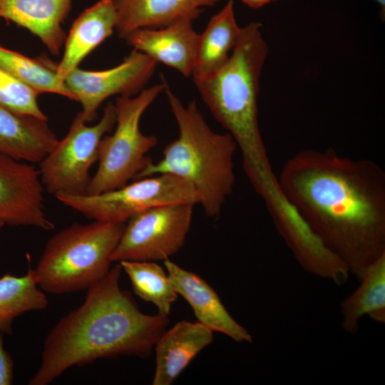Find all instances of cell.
Here are the masks:
<instances>
[{"instance_id":"obj_9","label":"cell","mask_w":385,"mask_h":385,"mask_svg":"<svg viewBox=\"0 0 385 385\" xmlns=\"http://www.w3.org/2000/svg\"><path fill=\"white\" fill-rule=\"evenodd\" d=\"M194 205L186 202L162 205L132 217L125 225L112 261L168 260L184 245Z\"/></svg>"},{"instance_id":"obj_25","label":"cell","mask_w":385,"mask_h":385,"mask_svg":"<svg viewBox=\"0 0 385 385\" xmlns=\"http://www.w3.org/2000/svg\"><path fill=\"white\" fill-rule=\"evenodd\" d=\"M14 379V361L4 347L3 333L0 331V385H11Z\"/></svg>"},{"instance_id":"obj_2","label":"cell","mask_w":385,"mask_h":385,"mask_svg":"<svg viewBox=\"0 0 385 385\" xmlns=\"http://www.w3.org/2000/svg\"><path fill=\"white\" fill-rule=\"evenodd\" d=\"M122 267L87 289L84 302L63 316L46 336L40 366L29 385H47L74 366L119 356L146 357L165 331L168 317L143 313L120 287Z\"/></svg>"},{"instance_id":"obj_11","label":"cell","mask_w":385,"mask_h":385,"mask_svg":"<svg viewBox=\"0 0 385 385\" xmlns=\"http://www.w3.org/2000/svg\"><path fill=\"white\" fill-rule=\"evenodd\" d=\"M39 171L29 163L0 153V220L10 226L51 230L45 212Z\"/></svg>"},{"instance_id":"obj_10","label":"cell","mask_w":385,"mask_h":385,"mask_svg":"<svg viewBox=\"0 0 385 385\" xmlns=\"http://www.w3.org/2000/svg\"><path fill=\"white\" fill-rule=\"evenodd\" d=\"M157 62L133 49L116 66L103 71H86L78 67L65 78L64 83L82 106L80 113L86 123L97 118V111L110 96H133L139 93L155 70Z\"/></svg>"},{"instance_id":"obj_21","label":"cell","mask_w":385,"mask_h":385,"mask_svg":"<svg viewBox=\"0 0 385 385\" xmlns=\"http://www.w3.org/2000/svg\"><path fill=\"white\" fill-rule=\"evenodd\" d=\"M38 287L31 267L23 276L6 273L0 277V331L3 334H13L12 324L16 317L47 307V297Z\"/></svg>"},{"instance_id":"obj_14","label":"cell","mask_w":385,"mask_h":385,"mask_svg":"<svg viewBox=\"0 0 385 385\" xmlns=\"http://www.w3.org/2000/svg\"><path fill=\"white\" fill-rule=\"evenodd\" d=\"M72 0H0V19L26 29L53 55L66 40L63 24Z\"/></svg>"},{"instance_id":"obj_13","label":"cell","mask_w":385,"mask_h":385,"mask_svg":"<svg viewBox=\"0 0 385 385\" xmlns=\"http://www.w3.org/2000/svg\"><path fill=\"white\" fill-rule=\"evenodd\" d=\"M164 265L176 292L190 304L198 322L237 342H252L251 334L234 319L217 292L202 278L169 259L164 260Z\"/></svg>"},{"instance_id":"obj_27","label":"cell","mask_w":385,"mask_h":385,"mask_svg":"<svg viewBox=\"0 0 385 385\" xmlns=\"http://www.w3.org/2000/svg\"><path fill=\"white\" fill-rule=\"evenodd\" d=\"M375 1H376L380 7H381V16L383 15V17L384 16V14H385V0H374Z\"/></svg>"},{"instance_id":"obj_15","label":"cell","mask_w":385,"mask_h":385,"mask_svg":"<svg viewBox=\"0 0 385 385\" xmlns=\"http://www.w3.org/2000/svg\"><path fill=\"white\" fill-rule=\"evenodd\" d=\"M212 331L200 322L180 321L164 331L155 344L153 385H170L194 357L213 340Z\"/></svg>"},{"instance_id":"obj_4","label":"cell","mask_w":385,"mask_h":385,"mask_svg":"<svg viewBox=\"0 0 385 385\" xmlns=\"http://www.w3.org/2000/svg\"><path fill=\"white\" fill-rule=\"evenodd\" d=\"M164 91L178 137L165 146L160 160L152 161L134 180L159 174L183 178L197 192L205 215L217 218L235 186L237 145L230 133H217L210 128L195 100L185 106L168 84Z\"/></svg>"},{"instance_id":"obj_19","label":"cell","mask_w":385,"mask_h":385,"mask_svg":"<svg viewBox=\"0 0 385 385\" xmlns=\"http://www.w3.org/2000/svg\"><path fill=\"white\" fill-rule=\"evenodd\" d=\"M241 27L237 23L234 2L229 0L209 21L197 36L192 76L205 78L220 69L228 60L239 39Z\"/></svg>"},{"instance_id":"obj_16","label":"cell","mask_w":385,"mask_h":385,"mask_svg":"<svg viewBox=\"0 0 385 385\" xmlns=\"http://www.w3.org/2000/svg\"><path fill=\"white\" fill-rule=\"evenodd\" d=\"M115 26L113 0H101L82 12L72 24L64 42L63 57L56 65L59 79L64 82L85 57L113 33Z\"/></svg>"},{"instance_id":"obj_23","label":"cell","mask_w":385,"mask_h":385,"mask_svg":"<svg viewBox=\"0 0 385 385\" xmlns=\"http://www.w3.org/2000/svg\"><path fill=\"white\" fill-rule=\"evenodd\" d=\"M119 264L129 277L135 294L154 304L159 314L168 317L178 294L162 267L153 261L124 260Z\"/></svg>"},{"instance_id":"obj_28","label":"cell","mask_w":385,"mask_h":385,"mask_svg":"<svg viewBox=\"0 0 385 385\" xmlns=\"http://www.w3.org/2000/svg\"><path fill=\"white\" fill-rule=\"evenodd\" d=\"M4 225H5V224H4L2 221L0 220V231H1V230L2 229V227H3Z\"/></svg>"},{"instance_id":"obj_6","label":"cell","mask_w":385,"mask_h":385,"mask_svg":"<svg viewBox=\"0 0 385 385\" xmlns=\"http://www.w3.org/2000/svg\"><path fill=\"white\" fill-rule=\"evenodd\" d=\"M167 83L143 88L135 96H119L114 103L115 129L105 135L99 145L98 166L90 180L86 195H97L120 188L153 160L147 153L158 143L155 136L143 134L140 120L145 110Z\"/></svg>"},{"instance_id":"obj_7","label":"cell","mask_w":385,"mask_h":385,"mask_svg":"<svg viewBox=\"0 0 385 385\" xmlns=\"http://www.w3.org/2000/svg\"><path fill=\"white\" fill-rule=\"evenodd\" d=\"M63 205L96 221L125 223L150 207L173 203L199 204L193 186L171 174L134 180L130 184L97 195L55 196Z\"/></svg>"},{"instance_id":"obj_26","label":"cell","mask_w":385,"mask_h":385,"mask_svg":"<svg viewBox=\"0 0 385 385\" xmlns=\"http://www.w3.org/2000/svg\"><path fill=\"white\" fill-rule=\"evenodd\" d=\"M242 3L247 5L248 7L254 9H257L265 6L272 2H274L279 0H241Z\"/></svg>"},{"instance_id":"obj_22","label":"cell","mask_w":385,"mask_h":385,"mask_svg":"<svg viewBox=\"0 0 385 385\" xmlns=\"http://www.w3.org/2000/svg\"><path fill=\"white\" fill-rule=\"evenodd\" d=\"M56 65L41 56L33 59L0 46V68L39 93H52L71 100L75 98L57 76Z\"/></svg>"},{"instance_id":"obj_18","label":"cell","mask_w":385,"mask_h":385,"mask_svg":"<svg viewBox=\"0 0 385 385\" xmlns=\"http://www.w3.org/2000/svg\"><path fill=\"white\" fill-rule=\"evenodd\" d=\"M116 12L115 30L124 38L140 28L165 26L183 16L200 15L202 8L221 0H113Z\"/></svg>"},{"instance_id":"obj_24","label":"cell","mask_w":385,"mask_h":385,"mask_svg":"<svg viewBox=\"0 0 385 385\" xmlns=\"http://www.w3.org/2000/svg\"><path fill=\"white\" fill-rule=\"evenodd\" d=\"M39 93L0 68V107L13 113L48 120L38 104Z\"/></svg>"},{"instance_id":"obj_1","label":"cell","mask_w":385,"mask_h":385,"mask_svg":"<svg viewBox=\"0 0 385 385\" xmlns=\"http://www.w3.org/2000/svg\"><path fill=\"white\" fill-rule=\"evenodd\" d=\"M290 205L358 280L385 254V172L332 148L303 150L277 177Z\"/></svg>"},{"instance_id":"obj_17","label":"cell","mask_w":385,"mask_h":385,"mask_svg":"<svg viewBox=\"0 0 385 385\" xmlns=\"http://www.w3.org/2000/svg\"><path fill=\"white\" fill-rule=\"evenodd\" d=\"M58 141L47 120L17 115L0 107V153L17 160L36 163Z\"/></svg>"},{"instance_id":"obj_12","label":"cell","mask_w":385,"mask_h":385,"mask_svg":"<svg viewBox=\"0 0 385 385\" xmlns=\"http://www.w3.org/2000/svg\"><path fill=\"white\" fill-rule=\"evenodd\" d=\"M198 16H183L160 28L138 29L123 39L133 49L189 77L193 70L198 36L192 23Z\"/></svg>"},{"instance_id":"obj_8","label":"cell","mask_w":385,"mask_h":385,"mask_svg":"<svg viewBox=\"0 0 385 385\" xmlns=\"http://www.w3.org/2000/svg\"><path fill=\"white\" fill-rule=\"evenodd\" d=\"M114 103L108 102L100 120L88 126L80 113L66 136L38 163L39 175L49 194L86 195L91 179L90 170L98 161L102 138L115 125Z\"/></svg>"},{"instance_id":"obj_20","label":"cell","mask_w":385,"mask_h":385,"mask_svg":"<svg viewBox=\"0 0 385 385\" xmlns=\"http://www.w3.org/2000/svg\"><path fill=\"white\" fill-rule=\"evenodd\" d=\"M359 281V287L340 304L342 327L351 334L358 332L365 315L385 323V254L365 269Z\"/></svg>"},{"instance_id":"obj_5","label":"cell","mask_w":385,"mask_h":385,"mask_svg":"<svg viewBox=\"0 0 385 385\" xmlns=\"http://www.w3.org/2000/svg\"><path fill=\"white\" fill-rule=\"evenodd\" d=\"M125 223H73L47 242L34 270L43 291L63 294L88 289L111 269Z\"/></svg>"},{"instance_id":"obj_3","label":"cell","mask_w":385,"mask_h":385,"mask_svg":"<svg viewBox=\"0 0 385 385\" xmlns=\"http://www.w3.org/2000/svg\"><path fill=\"white\" fill-rule=\"evenodd\" d=\"M259 22L241 27L227 62L217 71L194 79L202 101L240 148L243 170L267 207L279 203L283 193L269 160L258 121L262 71L269 48Z\"/></svg>"}]
</instances>
